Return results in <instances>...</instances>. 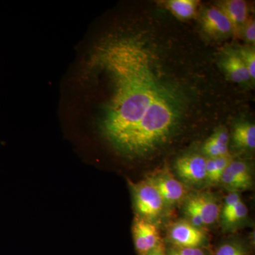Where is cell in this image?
<instances>
[{
  "label": "cell",
  "mask_w": 255,
  "mask_h": 255,
  "mask_svg": "<svg viewBox=\"0 0 255 255\" xmlns=\"http://www.w3.org/2000/svg\"><path fill=\"white\" fill-rule=\"evenodd\" d=\"M206 158L199 154L182 156L175 162L178 175L191 184H198L206 180Z\"/></svg>",
  "instance_id": "obj_5"
},
{
  "label": "cell",
  "mask_w": 255,
  "mask_h": 255,
  "mask_svg": "<svg viewBox=\"0 0 255 255\" xmlns=\"http://www.w3.org/2000/svg\"><path fill=\"white\" fill-rule=\"evenodd\" d=\"M169 237L174 247L178 248H201L205 241L204 233L186 221L174 224L169 231Z\"/></svg>",
  "instance_id": "obj_6"
},
{
  "label": "cell",
  "mask_w": 255,
  "mask_h": 255,
  "mask_svg": "<svg viewBox=\"0 0 255 255\" xmlns=\"http://www.w3.org/2000/svg\"><path fill=\"white\" fill-rule=\"evenodd\" d=\"M220 182L236 192L251 189L253 179L251 167L244 161L233 159L223 172Z\"/></svg>",
  "instance_id": "obj_4"
},
{
  "label": "cell",
  "mask_w": 255,
  "mask_h": 255,
  "mask_svg": "<svg viewBox=\"0 0 255 255\" xmlns=\"http://www.w3.org/2000/svg\"><path fill=\"white\" fill-rule=\"evenodd\" d=\"M215 255H249V253L241 243L227 242L223 243L217 248Z\"/></svg>",
  "instance_id": "obj_17"
},
{
  "label": "cell",
  "mask_w": 255,
  "mask_h": 255,
  "mask_svg": "<svg viewBox=\"0 0 255 255\" xmlns=\"http://www.w3.org/2000/svg\"><path fill=\"white\" fill-rule=\"evenodd\" d=\"M90 60L112 82V95L104 106L100 126L116 149L147 114L182 101L179 92L159 78L150 50L137 38L107 40Z\"/></svg>",
  "instance_id": "obj_1"
},
{
  "label": "cell",
  "mask_w": 255,
  "mask_h": 255,
  "mask_svg": "<svg viewBox=\"0 0 255 255\" xmlns=\"http://www.w3.org/2000/svg\"><path fill=\"white\" fill-rule=\"evenodd\" d=\"M243 34L248 43L255 44V23L254 18H248L246 25L243 28Z\"/></svg>",
  "instance_id": "obj_22"
},
{
  "label": "cell",
  "mask_w": 255,
  "mask_h": 255,
  "mask_svg": "<svg viewBox=\"0 0 255 255\" xmlns=\"http://www.w3.org/2000/svg\"><path fill=\"white\" fill-rule=\"evenodd\" d=\"M241 56L242 60L246 65L251 80H255V48L252 47H241L236 50Z\"/></svg>",
  "instance_id": "obj_16"
},
{
  "label": "cell",
  "mask_w": 255,
  "mask_h": 255,
  "mask_svg": "<svg viewBox=\"0 0 255 255\" xmlns=\"http://www.w3.org/2000/svg\"><path fill=\"white\" fill-rule=\"evenodd\" d=\"M241 200L239 194L236 192V191H233L231 194H228L227 197H226V201H225V205L222 211L223 219L227 216L231 212V211L236 207L238 202Z\"/></svg>",
  "instance_id": "obj_20"
},
{
  "label": "cell",
  "mask_w": 255,
  "mask_h": 255,
  "mask_svg": "<svg viewBox=\"0 0 255 255\" xmlns=\"http://www.w3.org/2000/svg\"><path fill=\"white\" fill-rule=\"evenodd\" d=\"M132 187L135 209L142 218L150 221L158 218L163 211L164 203L150 179L132 184Z\"/></svg>",
  "instance_id": "obj_2"
},
{
  "label": "cell",
  "mask_w": 255,
  "mask_h": 255,
  "mask_svg": "<svg viewBox=\"0 0 255 255\" xmlns=\"http://www.w3.org/2000/svg\"><path fill=\"white\" fill-rule=\"evenodd\" d=\"M229 134L225 128L218 129L206 140L203 146V152L208 157H223L229 155L228 150Z\"/></svg>",
  "instance_id": "obj_11"
},
{
  "label": "cell",
  "mask_w": 255,
  "mask_h": 255,
  "mask_svg": "<svg viewBox=\"0 0 255 255\" xmlns=\"http://www.w3.org/2000/svg\"><path fill=\"white\" fill-rule=\"evenodd\" d=\"M167 255H207L205 251L201 248H171Z\"/></svg>",
  "instance_id": "obj_21"
},
{
  "label": "cell",
  "mask_w": 255,
  "mask_h": 255,
  "mask_svg": "<svg viewBox=\"0 0 255 255\" xmlns=\"http://www.w3.org/2000/svg\"><path fill=\"white\" fill-rule=\"evenodd\" d=\"M233 139L236 145L241 148L254 150L255 147V127L254 124L242 122L234 128Z\"/></svg>",
  "instance_id": "obj_13"
},
{
  "label": "cell",
  "mask_w": 255,
  "mask_h": 255,
  "mask_svg": "<svg viewBox=\"0 0 255 255\" xmlns=\"http://www.w3.org/2000/svg\"><path fill=\"white\" fill-rule=\"evenodd\" d=\"M146 255H167L164 251V248L162 244L157 247V248L154 249L153 251H150V253H147Z\"/></svg>",
  "instance_id": "obj_23"
},
{
  "label": "cell",
  "mask_w": 255,
  "mask_h": 255,
  "mask_svg": "<svg viewBox=\"0 0 255 255\" xmlns=\"http://www.w3.org/2000/svg\"><path fill=\"white\" fill-rule=\"evenodd\" d=\"M189 199L199 211L204 226L214 224L217 221L219 215V206L213 197L207 194H199Z\"/></svg>",
  "instance_id": "obj_12"
},
{
  "label": "cell",
  "mask_w": 255,
  "mask_h": 255,
  "mask_svg": "<svg viewBox=\"0 0 255 255\" xmlns=\"http://www.w3.org/2000/svg\"><path fill=\"white\" fill-rule=\"evenodd\" d=\"M167 9L179 19H191L197 13L199 1L196 0H170L165 3Z\"/></svg>",
  "instance_id": "obj_14"
},
{
  "label": "cell",
  "mask_w": 255,
  "mask_h": 255,
  "mask_svg": "<svg viewBox=\"0 0 255 255\" xmlns=\"http://www.w3.org/2000/svg\"><path fill=\"white\" fill-rule=\"evenodd\" d=\"M201 26L208 34L212 36H225L233 33L229 20L216 6L206 8L201 18Z\"/></svg>",
  "instance_id": "obj_8"
},
{
  "label": "cell",
  "mask_w": 255,
  "mask_h": 255,
  "mask_svg": "<svg viewBox=\"0 0 255 255\" xmlns=\"http://www.w3.org/2000/svg\"><path fill=\"white\" fill-rule=\"evenodd\" d=\"M226 15L233 27V33L239 34L248 20L249 9L248 3L243 0H226L216 5Z\"/></svg>",
  "instance_id": "obj_9"
},
{
  "label": "cell",
  "mask_w": 255,
  "mask_h": 255,
  "mask_svg": "<svg viewBox=\"0 0 255 255\" xmlns=\"http://www.w3.org/2000/svg\"><path fill=\"white\" fill-rule=\"evenodd\" d=\"M233 160L231 155H228L223 157L206 158V181L210 184H216L220 182L221 176L228 164Z\"/></svg>",
  "instance_id": "obj_15"
},
{
  "label": "cell",
  "mask_w": 255,
  "mask_h": 255,
  "mask_svg": "<svg viewBox=\"0 0 255 255\" xmlns=\"http://www.w3.org/2000/svg\"><path fill=\"white\" fill-rule=\"evenodd\" d=\"M220 65L231 81L244 83L251 80L249 72L236 50L225 52Z\"/></svg>",
  "instance_id": "obj_10"
},
{
  "label": "cell",
  "mask_w": 255,
  "mask_h": 255,
  "mask_svg": "<svg viewBox=\"0 0 255 255\" xmlns=\"http://www.w3.org/2000/svg\"><path fill=\"white\" fill-rule=\"evenodd\" d=\"M248 210L243 201H240L237 205L231 211L227 216L223 219L225 223L228 225L236 224L245 219L248 215Z\"/></svg>",
  "instance_id": "obj_18"
},
{
  "label": "cell",
  "mask_w": 255,
  "mask_h": 255,
  "mask_svg": "<svg viewBox=\"0 0 255 255\" xmlns=\"http://www.w3.org/2000/svg\"><path fill=\"white\" fill-rule=\"evenodd\" d=\"M186 213L189 216V219L191 220V224L193 226L199 228L204 226L199 211L196 209L195 206L190 199L187 201V206H186Z\"/></svg>",
  "instance_id": "obj_19"
},
{
  "label": "cell",
  "mask_w": 255,
  "mask_h": 255,
  "mask_svg": "<svg viewBox=\"0 0 255 255\" xmlns=\"http://www.w3.org/2000/svg\"><path fill=\"white\" fill-rule=\"evenodd\" d=\"M134 245L138 255H146L162 244L155 225L143 218H136L132 226Z\"/></svg>",
  "instance_id": "obj_3"
},
{
  "label": "cell",
  "mask_w": 255,
  "mask_h": 255,
  "mask_svg": "<svg viewBox=\"0 0 255 255\" xmlns=\"http://www.w3.org/2000/svg\"><path fill=\"white\" fill-rule=\"evenodd\" d=\"M150 180L158 191L164 205H174L185 196L186 189L182 183L167 172L159 174Z\"/></svg>",
  "instance_id": "obj_7"
}]
</instances>
